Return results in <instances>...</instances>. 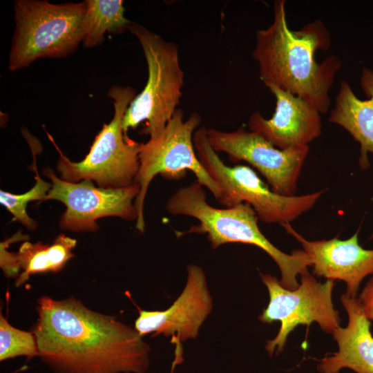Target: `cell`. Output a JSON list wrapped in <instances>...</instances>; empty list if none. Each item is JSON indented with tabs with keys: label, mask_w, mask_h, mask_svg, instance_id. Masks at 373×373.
Listing matches in <instances>:
<instances>
[{
	"label": "cell",
	"mask_w": 373,
	"mask_h": 373,
	"mask_svg": "<svg viewBox=\"0 0 373 373\" xmlns=\"http://www.w3.org/2000/svg\"><path fill=\"white\" fill-rule=\"evenodd\" d=\"M33 327L41 360L55 373H146L150 346L135 328L77 299L41 296Z\"/></svg>",
	"instance_id": "cell-1"
},
{
	"label": "cell",
	"mask_w": 373,
	"mask_h": 373,
	"mask_svg": "<svg viewBox=\"0 0 373 373\" xmlns=\"http://www.w3.org/2000/svg\"><path fill=\"white\" fill-rule=\"evenodd\" d=\"M285 4L284 0L275 1L272 23L256 32L251 55L260 78L265 86L273 84L301 97L321 114L327 113L331 105L329 91L342 62L334 55L320 63L316 61V51L331 46L329 30L321 19L291 30Z\"/></svg>",
	"instance_id": "cell-2"
},
{
	"label": "cell",
	"mask_w": 373,
	"mask_h": 373,
	"mask_svg": "<svg viewBox=\"0 0 373 373\" xmlns=\"http://www.w3.org/2000/svg\"><path fill=\"white\" fill-rule=\"evenodd\" d=\"M171 215L190 216L198 220L186 233L206 234L213 249L227 243L252 245L265 251L277 264L281 274L280 285L289 290L298 288V275L308 271L312 262L303 249L285 254L274 246L261 232L258 216L247 203L218 209L207 202L204 186L197 181L175 191L165 204Z\"/></svg>",
	"instance_id": "cell-3"
},
{
	"label": "cell",
	"mask_w": 373,
	"mask_h": 373,
	"mask_svg": "<svg viewBox=\"0 0 373 373\" xmlns=\"http://www.w3.org/2000/svg\"><path fill=\"white\" fill-rule=\"evenodd\" d=\"M108 95L113 100L114 114L96 135L90 151L82 161L74 162L61 152L52 137L48 138L59 152L57 170L63 180L95 181L102 188H124L135 183L140 168L142 144L129 138L122 128L124 114L135 97L131 86H113Z\"/></svg>",
	"instance_id": "cell-4"
},
{
	"label": "cell",
	"mask_w": 373,
	"mask_h": 373,
	"mask_svg": "<svg viewBox=\"0 0 373 373\" xmlns=\"http://www.w3.org/2000/svg\"><path fill=\"white\" fill-rule=\"evenodd\" d=\"M85 2L17 0L8 68L16 71L39 58L65 57L82 42Z\"/></svg>",
	"instance_id": "cell-5"
},
{
	"label": "cell",
	"mask_w": 373,
	"mask_h": 373,
	"mask_svg": "<svg viewBox=\"0 0 373 373\" xmlns=\"http://www.w3.org/2000/svg\"><path fill=\"white\" fill-rule=\"evenodd\" d=\"M128 31L141 45L148 77L143 90L135 96L123 118L125 133L144 122L142 134L155 138L175 114L182 95L184 72L178 46L144 26L131 21Z\"/></svg>",
	"instance_id": "cell-6"
},
{
	"label": "cell",
	"mask_w": 373,
	"mask_h": 373,
	"mask_svg": "<svg viewBox=\"0 0 373 373\" xmlns=\"http://www.w3.org/2000/svg\"><path fill=\"white\" fill-rule=\"evenodd\" d=\"M193 143L202 166L220 189L218 202L226 208L247 203L263 222L283 224L295 220L311 209L325 191L298 196H285L274 192L249 166L226 165L211 147L205 126L195 131Z\"/></svg>",
	"instance_id": "cell-7"
},
{
	"label": "cell",
	"mask_w": 373,
	"mask_h": 373,
	"mask_svg": "<svg viewBox=\"0 0 373 373\" xmlns=\"http://www.w3.org/2000/svg\"><path fill=\"white\" fill-rule=\"evenodd\" d=\"M201 122L202 118L198 113H191L184 120L183 111L178 108L157 137L142 144L140 168L135 180L140 186V193L134 202L137 212L135 228L139 231L143 233L145 230L144 200L151 182L158 174L169 180H176L184 177L189 170L218 201L221 198L218 184L202 166L195 150L193 135Z\"/></svg>",
	"instance_id": "cell-8"
},
{
	"label": "cell",
	"mask_w": 373,
	"mask_h": 373,
	"mask_svg": "<svg viewBox=\"0 0 373 373\" xmlns=\"http://www.w3.org/2000/svg\"><path fill=\"white\" fill-rule=\"evenodd\" d=\"M260 277L267 288L269 301L258 318L264 323H280L278 334L265 345L270 356L275 350L277 354L283 350L289 334L300 325L309 327L316 322L327 334L340 327L339 312L332 302L335 280L327 279L321 283L307 272L300 276L298 288L289 290L275 276L260 274Z\"/></svg>",
	"instance_id": "cell-9"
},
{
	"label": "cell",
	"mask_w": 373,
	"mask_h": 373,
	"mask_svg": "<svg viewBox=\"0 0 373 373\" xmlns=\"http://www.w3.org/2000/svg\"><path fill=\"white\" fill-rule=\"evenodd\" d=\"M207 135L217 153H225L233 163L245 161L252 165L265 177L274 192L295 195L309 146L280 149L258 133L247 131L244 126L231 132L207 128Z\"/></svg>",
	"instance_id": "cell-10"
},
{
	"label": "cell",
	"mask_w": 373,
	"mask_h": 373,
	"mask_svg": "<svg viewBox=\"0 0 373 373\" xmlns=\"http://www.w3.org/2000/svg\"><path fill=\"white\" fill-rule=\"evenodd\" d=\"M52 187L43 202L55 200L66 207L60 227L75 232H93L98 229L97 220L107 216L136 221L135 200L140 193L137 184L124 188L96 187L91 180L71 182L58 178L50 168L43 171Z\"/></svg>",
	"instance_id": "cell-11"
},
{
	"label": "cell",
	"mask_w": 373,
	"mask_h": 373,
	"mask_svg": "<svg viewBox=\"0 0 373 373\" xmlns=\"http://www.w3.org/2000/svg\"><path fill=\"white\" fill-rule=\"evenodd\" d=\"M187 280L180 295L166 309L146 311L138 308L134 328L143 337L163 334L177 338L181 343L195 338L199 329L213 308L203 269L193 264L186 267Z\"/></svg>",
	"instance_id": "cell-12"
},
{
	"label": "cell",
	"mask_w": 373,
	"mask_h": 373,
	"mask_svg": "<svg viewBox=\"0 0 373 373\" xmlns=\"http://www.w3.org/2000/svg\"><path fill=\"white\" fill-rule=\"evenodd\" d=\"M265 86L276 99L272 117L254 112L248 122L250 131L262 135L280 149L309 146L322 131L321 113L312 105L273 84Z\"/></svg>",
	"instance_id": "cell-13"
},
{
	"label": "cell",
	"mask_w": 373,
	"mask_h": 373,
	"mask_svg": "<svg viewBox=\"0 0 373 373\" xmlns=\"http://www.w3.org/2000/svg\"><path fill=\"white\" fill-rule=\"evenodd\" d=\"M281 225L302 245L312 262L313 274L345 282L347 296L356 298L363 280L373 275V249H365L359 245L358 232L347 240L310 241L289 223Z\"/></svg>",
	"instance_id": "cell-14"
},
{
	"label": "cell",
	"mask_w": 373,
	"mask_h": 373,
	"mask_svg": "<svg viewBox=\"0 0 373 373\" xmlns=\"http://www.w3.org/2000/svg\"><path fill=\"white\" fill-rule=\"evenodd\" d=\"M341 301L347 312L348 323L345 327H338L332 332L338 351L326 354L319 361L317 369L321 373H339L345 367L356 373H373V336L370 321L356 297L343 294Z\"/></svg>",
	"instance_id": "cell-15"
},
{
	"label": "cell",
	"mask_w": 373,
	"mask_h": 373,
	"mask_svg": "<svg viewBox=\"0 0 373 373\" xmlns=\"http://www.w3.org/2000/svg\"><path fill=\"white\" fill-rule=\"evenodd\" d=\"M27 238V235H22L20 231L1 242L0 245L1 268L6 276L16 278V287L24 284L32 275L59 271L74 256L73 249L77 240L62 233L57 236L50 245L25 241L17 252L8 251L10 243Z\"/></svg>",
	"instance_id": "cell-16"
},
{
	"label": "cell",
	"mask_w": 373,
	"mask_h": 373,
	"mask_svg": "<svg viewBox=\"0 0 373 373\" xmlns=\"http://www.w3.org/2000/svg\"><path fill=\"white\" fill-rule=\"evenodd\" d=\"M360 83L367 99L357 97L347 81H342L329 121L345 128L360 144L358 165L367 169V153L373 155V70L362 69Z\"/></svg>",
	"instance_id": "cell-17"
},
{
	"label": "cell",
	"mask_w": 373,
	"mask_h": 373,
	"mask_svg": "<svg viewBox=\"0 0 373 373\" xmlns=\"http://www.w3.org/2000/svg\"><path fill=\"white\" fill-rule=\"evenodd\" d=\"M82 20V43L86 48L99 44L106 32L121 34L131 23L125 17L122 0H86Z\"/></svg>",
	"instance_id": "cell-18"
},
{
	"label": "cell",
	"mask_w": 373,
	"mask_h": 373,
	"mask_svg": "<svg viewBox=\"0 0 373 373\" xmlns=\"http://www.w3.org/2000/svg\"><path fill=\"white\" fill-rule=\"evenodd\" d=\"M33 164L31 169L35 175V185L23 194H13L5 191H0V202L12 213L14 220L20 222L29 230L33 231L37 228V222L27 213L26 207L30 201L42 202L52 187V184L42 180L38 173L35 151L32 149Z\"/></svg>",
	"instance_id": "cell-19"
},
{
	"label": "cell",
	"mask_w": 373,
	"mask_h": 373,
	"mask_svg": "<svg viewBox=\"0 0 373 373\" xmlns=\"http://www.w3.org/2000/svg\"><path fill=\"white\" fill-rule=\"evenodd\" d=\"M36 338L32 332H26L12 326L0 315V361L26 356L28 359L39 356Z\"/></svg>",
	"instance_id": "cell-20"
},
{
	"label": "cell",
	"mask_w": 373,
	"mask_h": 373,
	"mask_svg": "<svg viewBox=\"0 0 373 373\" xmlns=\"http://www.w3.org/2000/svg\"><path fill=\"white\" fill-rule=\"evenodd\" d=\"M358 299L367 318L373 321V276L366 283Z\"/></svg>",
	"instance_id": "cell-21"
},
{
	"label": "cell",
	"mask_w": 373,
	"mask_h": 373,
	"mask_svg": "<svg viewBox=\"0 0 373 373\" xmlns=\"http://www.w3.org/2000/svg\"><path fill=\"white\" fill-rule=\"evenodd\" d=\"M183 349L182 345H178L175 346V358L173 361L170 373H173L177 365L180 364L183 361Z\"/></svg>",
	"instance_id": "cell-22"
}]
</instances>
